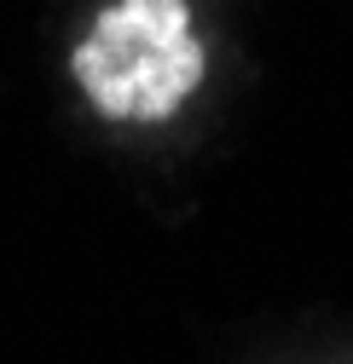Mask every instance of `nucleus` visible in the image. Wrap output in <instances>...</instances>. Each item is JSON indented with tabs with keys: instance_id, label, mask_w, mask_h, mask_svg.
Returning a JSON list of instances; mask_svg holds the SVG:
<instances>
[{
	"instance_id": "1",
	"label": "nucleus",
	"mask_w": 353,
	"mask_h": 364,
	"mask_svg": "<svg viewBox=\"0 0 353 364\" xmlns=\"http://www.w3.org/2000/svg\"><path fill=\"white\" fill-rule=\"evenodd\" d=\"M203 64L186 0H116L70 53V75L110 122H168L203 87Z\"/></svg>"
}]
</instances>
